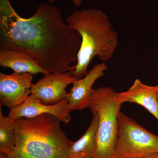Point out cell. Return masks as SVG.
Masks as SVG:
<instances>
[{
  "instance_id": "ba28073f",
  "label": "cell",
  "mask_w": 158,
  "mask_h": 158,
  "mask_svg": "<svg viewBox=\"0 0 158 158\" xmlns=\"http://www.w3.org/2000/svg\"><path fill=\"white\" fill-rule=\"evenodd\" d=\"M70 107L67 98L56 104L48 106L42 102L33 94H30L25 101L18 106L10 110L7 117L12 120L20 118H32L42 114L53 115L64 123L70 120Z\"/></svg>"
},
{
  "instance_id": "6da1fadb",
  "label": "cell",
  "mask_w": 158,
  "mask_h": 158,
  "mask_svg": "<svg viewBox=\"0 0 158 158\" xmlns=\"http://www.w3.org/2000/svg\"><path fill=\"white\" fill-rule=\"evenodd\" d=\"M81 43V35L56 6L43 3L25 18L9 0H0V48L22 51L50 73H62L74 70L70 64L77 61Z\"/></svg>"
},
{
  "instance_id": "8992f818",
  "label": "cell",
  "mask_w": 158,
  "mask_h": 158,
  "mask_svg": "<svg viewBox=\"0 0 158 158\" xmlns=\"http://www.w3.org/2000/svg\"><path fill=\"white\" fill-rule=\"evenodd\" d=\"M44 75L35 84H32L30 93L44 104L48 106L56 104L67 98L69 93L65 90L66 87L78 79L70 71Z\"/></svg>"
},
{
  "instance_id": "7a4b0ae2",
  "label": "cell",
  "mask_w": 158,
  "mask_h": 158,
  "mask_svg": "<svg viewBox=\"0 0 158 158\" xmlns=\"http://www.w3.org/2000/svg\"><path fill=\"white\" fill-rule=\"evenodd\" d=\"M60 122L49 114L18 118L15 120V147L1 158H70L73 141L62 131Z\"/></svg>"
},
{
  "instance_id": "e0dca14e",
  "label": "cell",
  "mask_w": 158,
  "mask_h": 158,
  "mask_svg": "<svg viewBox=\"0 0 158 158\" xmlns=\"http://www.w3.org/2000/svg\"></svg>"
},
{
  "instance_id": "9a60e30c",
  "label": "cell",
  "mask_w": 158,
  "mask_h": 158,
  "mask_svg": "<svg viewBox=\"0 0 158 158\" xmlns=\"http://www.w3.org/2000/svg\"><path fill=\"white\" fill-rule=\"evenodd\" d=\"M56 0H48L49 2L50 3L54 2H56ZM72 1L75 6H78L81 5L83 0H72Z\"/></svg>"
},
{
  "instance_id": "9c48e42d",
  "label": "cell",
  "mask_w": 158,
  "mask_h": 158,
  "mask_svg": "<svg viewBox=\"0 0 158 158\" xmlns=\"http://www.w3.org/2000/svg\"><path fill=\"white\" fill-rule=\"evenodd\" d=\"M107 68L104 63L96 64L85 77L74 82L67 98L71 111L83 110L89 108L92 86L98 79L104 76Z\"/></svg>"
},
{
  "instance_id": "52a82bcc",
  "label": "cell",
  "mask_w": 158,
  "mask_h": 158,
  "mask_svg": "<svg viewBox=\"0 0 158 158\" xmlns=\"http://www.w3.org/2000/svg\"><path fill=\"white\" fill-rule=\"evenodd\" d=\"M33 74L14 72L11 74L0 73L1 106L10 110L18 106L28 97Z\"/></svg>"
},
{
  "instance_id": "4fadbf2b",
  "label": "cell",
  "mask_w": 158,
  "mask_h": 158,
  "mask_svg": "<svg viewBox=\"0 0 158 158\" xmlns=\"http://www.w3.org/2000/svg\"><path fill=\"white\" fill-rule=\"evenodd\" d=\"M15 144V121L5 117L0 108V151L5 155L11 152Z\"/></svg>"
},
{
  "instance_id": "5bb4252c",
  "label": "cell",
  "mask_w": 158,
  "mask_h": 158,
  "mask_svg": "<svg viewBox=\"0 0 158 158\" xmlns=\"http://www.w3.org/2000/svg\"><path fill=\"white\" fill-rule=\"evenodd\" d=\"M135 158H158V153L151 154Z\"/></svg>"
},
{
  "instance_id": "3957f363",
  "label": "cell",
  "mask_w": 158,
  "mask_h": 158,
  "mask_svg": "<svg viewBox=\"0 0 158 158\" xmlns=\"http://www.w3.org/2000/svg\"><path fill=\"white\" fill-rule=\"evenodd\" d=\"M65 21L78 32L81 43L77 63L72 72L78 79L88 73V68L94 57L107 61L113 56L118 46V34L107 15L94 9L76 10L66 17Z\"/></svg>"
},
{
  "instance_id": "5b68a950",
  "label": "cell",
  "mask_w": 158,
  "mask_h": 158,
  "mask_svg": "<svg viewBox=\"0 0 158 158\" xmlns=\"http://www.w3.org/2000/svg\"><path fill=\"white\" fill-rule=\"evenodd\" d=\"M113 158H135L158 153V136L121 112Z\"/></svg>"
},
{
  "instance_id": "277c9868",
  "label": "cell",
  "mask_w": 158,
  "mask_h": 158,
  "mask_svg": "<svg viewBox=\"0 0 158 158\" xmlns=\"http://www.w3.org/2000/svg\"><path fill=\"white\" fill-rule=\"evenodd\" d=\"M110 87L92 90L89 108L98 114L97 145L94 158H113L118 135V115L122 103Z\"/></svg>"
},
{
  "instance_id": "30bf717a",
  "label": "cell",
  "mask_w": 158,
  "mask_h": 158,
  "mask_svg": "<svg viewBox=\"0 0 158 158\" xmlns=\"http://www.w3.org/2000/svg\"><path fill=\"white\" fill-rule=\"evenodd\" d=\"M158 85L152 86L145 85L137 79L128 90L117 93V98L122 104L128 102L142 106L158 121Z\"/></svg>"
},
{
  "instance_id": "8fae6325",
  "label": "cell",
  "mask_w": 158,
  "mask_h": 158,
  "mask_svg": "<svg viewBox=\"0 0 158 158\" xmlns=\"http://www.w3.org/2000/svg\"><path fill=\"white\" fill-rule=\"evenodd\" d=\"M0 65L4 68H11L17 73H28L33 75L50 73L33 57L18 50L0 48Z\"/></svg>"
},
{
  "instance_id": "2e32d148",
  "label": "cell",
  "mask_w": 158,
  "mask_h": 158,
  "mask_svg": "<svg viewBox=\"0 0 158 158\" xmlns=\"http://www.w3.org/2000/svg\"><path fill=\"white\" fill-rule=\"evenodd\" d=\"M157 99H158V91L157 92Z\"/></svg>"
},
{
  "instance_id": "7c38bea8",
  "label": "cell",
  "mask_w": 158,
  "mask_h": 158,
  "mask_svg": "<svg viewBox=\"0 0 158 158\" xmlns=\"http://www.w3.org/2000/svg\"><path fill=\"white\" fill-rule=\"evenodd\" d=\"M99 118L93 113L90 126L83 136L75 142L73 141L69 148L70 158H94L97 145Z\"/></svg>"
}]
</instances>
